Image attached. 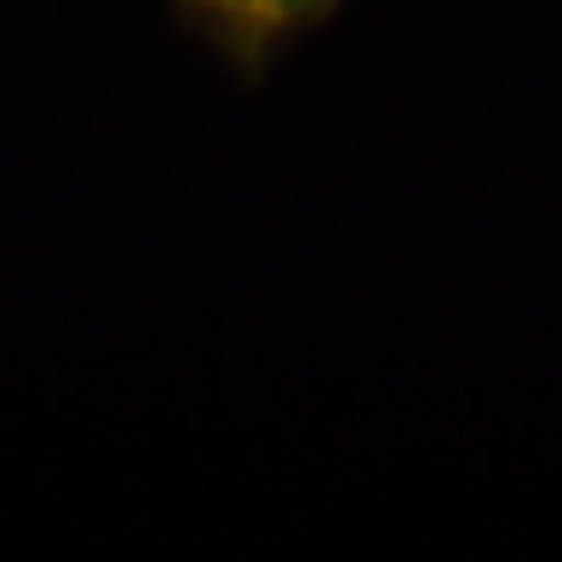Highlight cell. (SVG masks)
I'll return each mask as SVG.
<instances>
[{
    "mask_svg": "<svg viewBox=\"0 0 562 562\" xmlns=\"http://www.w3.org/2000/svg\"><path fill=\"white\" fill-rule=\"evenodd\" d=\"M334 0H190V12L236 53H265L304 18L327 12Z\"/></svg>",
    "mask_w": 562,
    "mask_h": 562,
    "instance_id": "6da1fadb",
    "label": "cell"
}]
</instances>
